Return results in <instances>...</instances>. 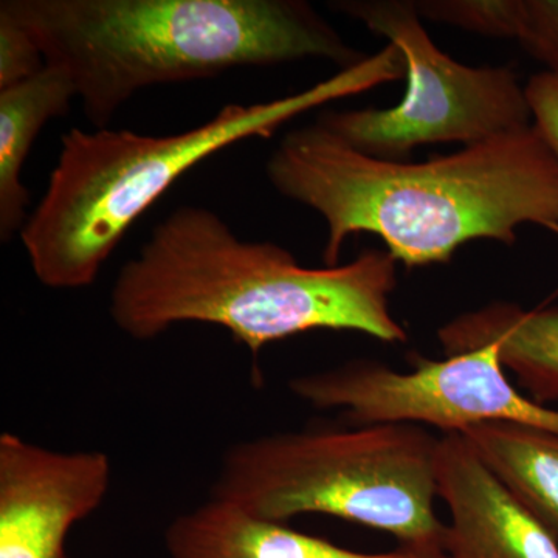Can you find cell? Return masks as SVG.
<instances>
[{
  "label": "cell",
  "mask_w": 558,
  "mask_h": 558,
  "mask_svg": "<svg viewBox=\"0 0 558 558\" xmlns=\"http://www.w3.org/2000/svg\"><path fill=\"white\" fill-rule=\"evenodd\" d=\"M165 545L170 558H453L446 550L369 554L341 548L284 523L256 519L218 498L172 521Z\"/></svg>",
  "instance_id": "10"
},
{
  "label": "cell",
  "mask_w": 558,
  "mask_h": 558,
  "mask_svg": "<svg viewBox=\"0 0 558 558\" xmlns=\"http://www.w3.org/2000/svg\"><path fill=\"white\" fill-rule=\"evenodd\" d=\"M400 373L359 360L290 380L293 395L319 410H343L354 425H429L444 435L510 422L558 435V410L539 405L506 374L498 344L428 360L414 354Z\"/></svg>",
  "instance_id": "7"
},
{
  "label": "cell",
  "mask_w": 558,
  "mask_h": 558,
  "mask_svg": "<svg viewBox=\"0 0 558 558\" xmlns=\"http://www.w3.org/2000/svg\"><path fill=\"white\" fill-rule=\"evenodd\" d=\"M105 130L138 90L245 65L359 57L301 0H2Z\"/></svg>",
  "instance_id": "3"
},
{
  "label": "cell",
  "mask_w": 558,
  "mask_h": 558,
  "mask_svg": "<svg viewBox=\"0 0 558 558\" xmlns=\"http://www.w3.org/2000/svg\"><path fill=\"white\" fill-rule=\"evenodd\" d=\"M76 98L68 73L47 65L31 80L0 90V238L10 242L27 222L31 194L22 183L25 160L50 120Z\"/></svg>",
  "instance_id": "12"
},
{
  "label": "cell",
  "mask_w": 558,
  "mask_h": 558,
  "mask_svg": "<svg viewBox=\"0 0 558 558\" xmlns=\"http://www.w3.org/2000/svg\"><path fill=\"white\" fill-rule=\"evenodd\" d=\"M398 260L369 248L344 266L311 269L274 242L244 241L211 209L183 205L121 267L110 317L135 340L182 323L229 330L253 357L311 330H352L384 343L409 333L389 311Z\"/></svg>",
  "instance_id": "2"
},
{
  "label": "cell",
  "mask_w": 558,
  "mask_h": 558,
  "mask_svg": "<svg viewBox=\"0 0 558 558\" xmlns=\"http://www.w3.org/2000/svg\"><path fill=\"white\" fill-rule=\"evenodd\" d=\"M438 497L449 509L453 558H558V542L461 433L438 449Z\"/></svg>",
  "instance_id": "9"
},
{
  "label": "cell",
  "mask_w": 558,
  "mask_h": 558,
  "mask_svg": "<svg viewBox=\"0 0 558 558\" xmlns=\"http://www.w3.org/2000/svg\"><path fill=\"white\" fill-rule=\"evenodd\" d=\"M112 465L102 451H57L0 436V558H70V529L105 501Z\"/></svg>",
  "instance_id": "8"
},
{
  "label": "cell",
  "mask_w": 558,
  "mask_h": 558,
  "mask_svg": "<svg viewBox=\"0 0 558 558\" xmlns=\"http://www.w3.org/2000/svg\"><path fill=\"white\" fill-rule=\"evenodd\" d=\"M461 435L558 542L557 433L510 422H488Z\"/></svg>",
  "instance_id": "13"
},
{
  "label": "cell",
  "mask_w": 558,
  "mask_h": 558,
  "mask_svg": "<svg viewBox=\"0 0 558 558\" xmlns=\"http://www.w3.org/2000/svg\"><path fill=\"white\" fill-rule=\"evenodd\" d=\"M402 78L405 60L388 44L310 89L255 105L231 102L179 134L73 128L62 135L49 186L21 230L33 274L50 289L94 284L131 227L201 161L244 140L271 137L318 106Z\"/></svg>",
  "instance_id": "4"
},
{
  "label": "cell",
  "mask_w": 558,
  "mask_h": 558,
  "mask_svg": "<svg viewBox=\"0 0 558 558\" xmlns=\"http://www.w3.org/2000/svg\"><path fill=\"white\" fill-rule=\"evenodd\" d=\"M46 68V58L31 33L0 11V90L31 80Z\"/></svg>",
  "instance_id": "15"
},
{
  "label": "cell",
  "mask_w": 558,
  "mask_h": 558,
  "mask_svg": "<svg viewBox=\"0 0 558 558\" xmlns=\"http://www.w3.org/2000/svg\"><path fill=\"white\" fill-rule=\"evenodd\" d=\"M418 13L478 35L519 40L558 73V0H424Z\"/></svg>",
  "instance_id": "14"
},
{
  "label": "cell",
  "mask_w": 558,
  "mask_h": 558,
  "mask_svg": "<svg viewBox=\"0 0 558 558\" xmlns=\"http://www.w3.org/2000/svg\"><path fill=\"white\" fill-rule=\"evenodd\" d=\"M554 231H556V233H558V227H556V229H553Z\"/></svg>",
  "instance_id": "17"
},
{
  "label": "cell",
  "mask_w": 558,
  "mask_h": 558,
  "mask_svg": "<svg viewBox=\"0 0 558 558\" xmlns=\"http://www.w3.org/2000/svg\"><path fill=\"white\" fill-rule=\"evenodd\" d=\"M266 171L325 219L328 267L351 234H377L398 263L422 267L470 241L512 245L521 223L558 227V161L534 124L409 163L368 156L317 121L286 134Z\"/></svg>",
  "instance_id": "1"
},
{
  "label": "cell",
  "mask_w": 558,
  "mask_h": 558,
  "mask_svg": "<svg viewBox=\"0 0 558 558\" xmlns=\"http://www.w3.org/2000/svg\"><path fill=\"white\" fill-rule=\"evenodd\" d=\"M532 124L558 161V73L543 70L524 86Z\"/></svg>",
  "instance_id": "16"
},
{
  "label": "cell",
  "mask_w": 558,
  "mask_h": 558,
  "mask_svg": "<svg viewBox=\"0 0 558 558\" xmlns=\"http://www.w3.org/2000/svg\"><path fill=\"white\" fill-rule=\"evenodd\" d=\"M446 355L498 344L506 371L539 405L558 402V307L526 311L492 303L459 315L438 330Z\"/></svg>",
  "instance_id": "11"
},
{
  "label": "cell",
  "mask_w": 558,
  "mask_h": 558,
  "mask_svg": "<svg viewBox=\"0 0 558 558\" xmlns=\"http://www.w3.org/2000/svg\"><path fill=\"white\" fill-rule=\"evenodd\" d=\"M330 7L384 36L405 60L407 90L399 105L319 117V123L355 149L400 160L421 146L451 142L469 146L532 124L515 70L470 68L454 61L429 38L416 2L343 0Z\"/></svg>",
  "instance_id": "6"
},
{
  "label": "cell",
  "mask_w": 558,
  "mask_h": 558,
  "mask_svg": "<svg viewBox=\"0 0 558 558\" xmlns=\"http://www.w3.org/2000/svg\"><path fill=\"white\" fill-rule=\"evenodd\" d=\"M439 440L410 424L245 440L223 457L213 498L275 523L319 513L387 532L400 548L446 550Z\"/></svg>",
  "instance_id": "5"
}]
</instances>
